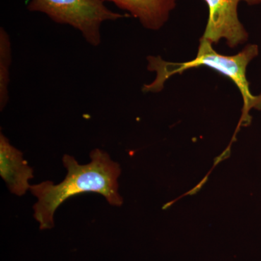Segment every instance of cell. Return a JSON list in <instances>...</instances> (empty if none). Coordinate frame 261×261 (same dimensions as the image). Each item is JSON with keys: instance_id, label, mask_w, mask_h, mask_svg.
Segmentation results:
<instances>
[{"instance_id": "6da1fadb", "label": "cell", "mask_w": 261, "mask_h": 261, "mask_svg": "<svg viewBox=\"0 0 261 261\" xmlns=\"http://www.w3.org/2000/svg\"><path fill=\"white\" fill-rule=\"evenodd\" d=\"M90 159L88 164L80 165L74 158L65 154L63 163L67 175L61 183L54 185L53 181H46L31 186V192L38 200L34 205V218L40 229L53 228L58 207L70 197L80 194L98 193L106 197L111 205H121L123 200L118 193L119 165L99 149L90 152Z\"/></svg>"}, {"instance_id": "7a4b0ae2", "label": "cell", "mask_w": 261, "mask_h": 261, "mask_svg": "<svg viewBox=\"0 0 261 261\" xmlns=\"http://www.w3.org/2000/svg\"><path fill=\"white\" fill-rule=\"evenodd\" d=\"M213 43L201 37L198 53L195 59L185 63H175L166 62L161 58L149 57L148 69L155 71L157 77L149 85H145L144 91L157 92L163 89L166 81L172 75L199 66H207L230 79L240 89L243 99L242 123L250 122L249 112L252 108L261 110V94L253 95L250 90V84L246 77L247 65L258 55V47L255 44L247 46L243 51L232 56H223L216 53Z\"/></svg>"}, {"instance_id": "8992f818", "label": "cell", "mask_w": 261, "mask_h": 261, "mask_svg": "<svg viewBox=\"0 0 261 261\" xmlns=\"http://www.w3.org/2000/svg\"><path fill=\"white\" fill-rule=\"evenodd\" d=\"M111 2L120 9L140 20L145 28L158 30L166 23L170 12L177 0H103Z\"/></svg>"}, {"instance_id": "277c9868", "label": "cell", "mask_w": 261, "mask_h": 261, "mask_svg": "<svg viewBox=\"0 0 261 261\" xmlns=\"http://www.w3.org/2000/svg\"><path fill=\"white\" fill-rule=\"evenodd\" d=\"M208 7V19L203 36L217 44L225 39L228 47H238L246 42L248 34L238 18V7L244 1L249 5L261 4V0H204Z\"/></svg>"}, {"instance_id": "52a82bcc", "label": "cell", "mask_w": 261, "mask_h": 261, "mask_svg": "<svg viewBox=\"0 0 261 261\" xmlns=\"http://www.w3.org/2000/svg\"><path fill=\"white\" fill-rule=\"evenodd\" d=\"M12 47L10 35L4 28L0 29V109L3 111L9 101L10 66Z\"/></svg>"}, {"instance_id": "5b68a950", "label": "cell", "mask_w": 261, "mask_h": 261, "mask_svg": "<svg viewBox=\"0 0 261 261\" xmlns=\"http://www.w3.org/2000/svg\"><path fill=\"white\" fill-rule=\"evenodd\" d=\"M33 168L23 159V154L10 143L3 133L0 135V175L10 191L18 196L30 190L29 181L34 178Z\"/></svg>"}, {"instance_id": "3957f363", "label": "cell", "mask_w": 261, "mask_h": 261, "mask_svg": "<svg viewBox=\"0 0 261 261\" xmlns=\"http://www.w3.org/2000/svg\"><path fill=\"white\" fill-rule=\"evenodd\" d=\"M105 3L103 0H30L27 9L44 13L57 23L73 27L88 44L98 47L102 42L103 23L130 15L113 11Z\"/></svg>"}]
</instances>
